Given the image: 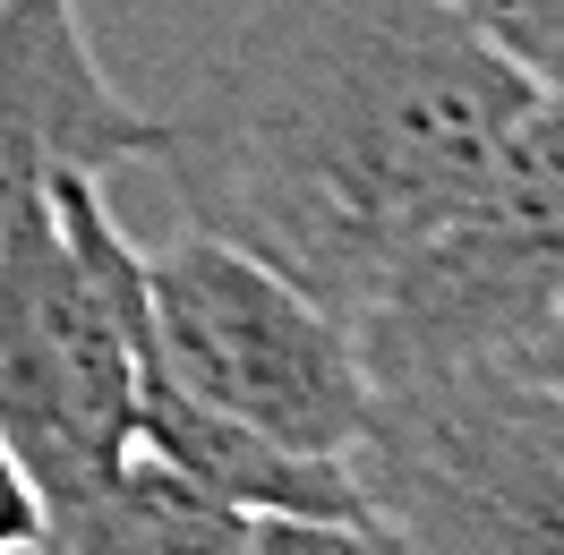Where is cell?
Masks as SVG:
<instances>
[{
    "instance_id": "8",
    "label": "cell",
    "mask_w": 564,
    "mask_h": 555,
    "mask_svg": "<svg viewBox=\"0 0 564 555\" xmlns=\"http://www.w3.org/2000/svg\"><path fill=\"white\" fill-rule=\"evenodd\" d=\"M445 9H454L479 43H496L513 69L556 86V69H564V0H445Z\"/></svg>"
},
{
    "instance_id": "2",
    "label": "cell",
    "mask_w": 564,
    "mask_h": 555,
    "mask_svg": "<svg viewBox=\"0 0 564 555\" xmlns=\"http://www.w3.org/2000/svg\"><path fill=\"white\" fill-rule=\"evenodd\" d=\"M138 257L95 172H52L0 222V436L43 513H69L138 453Z\"/></svg>"
},
{
    "instance_id": "1",
    "label": "cell",
    "mask_w": 564,
    "mask_h": 555,
    "mask_svg": "<svg viewBox=\"0 0 564 555\" xmlns=\"http://www.w3.org/2000/svg\"><path fill=\"white\" fill-rule=\"evenodd\" d=\"M539 120H556V86L445 0H248L154 163L188 231L248 248L351 325Z\"/></svg>"
},
{
    "instance_id": "5",
    "label": "cell",
    "mask_w": 564,
    "mask_h": 555,
    "mask_svg": "<svg viewBox=\"0 0 564 555\" xmlns=\"http://www.w3.org/2000/svg\"><path fill=\"white\" fill-rule=\"evenodd\" d=\"M368 384L454 368H564V129L539 120L454 231L351 316Z\"/></svg>"
},
{
    "instance_id": "10",
    "label": "cell",
    "mask_w": 564,
    "mask_h": 555,
    "mask_svg": "<svg viewBox=\"0 0 564 555\" xmlns=\"http://www.w3.org/2000/svg\"><path fill=\"white\" fill-rule=\"evenodd\" d=\"M43 538H52V513H43L26 461H18L9 436H0V555H43Z\"/></svg>"
},
{
    "instance_id": "6",
    "label": "cell",
    "mask_w": 564,
    "mask_h": 555,
    "mask_svg": "<svg viewBox=\"0 0 564 555\" xmlns=\"http://www.w3.org/2000/svg\"><path fill=\"white\" fill-rule=\"evenodd\" d=\"M154 154H163V111L111 86L77 0H0V222L52 172L104 179Z\"/></svg>"
},
{
    "instance_id": "7",
    "label": "cell",
    "mask_w": 564,
    "mask_h": 555,
    "mask_svg": "<svg viewBox=\"0 0 564 555\" xmlns=\"http://www.w3.org/2000/svg\"><path fill=\"white\" fill-rule=\"evenodd\" d=\"M240 521H248L240 504L206 496L197 479H180L172 461H154L138 445L86 504L52 513L43 555H231Z\"/></svg>"
},
{
    "instance_id": "4",
    "label": "cell",
    "mask_w": 564,
    "mask_h": 555,
    "mask_svg": "<svg viewBox=\"0 0 564 555\" xmlns=\"http://www.w3.org/2000/svg\"><path fill=\"white\" fill-rule=\"evenodd\" d=\"M138 282V334L172 384L291 453H334V461L351 453L368 418V368L334 308H317L300 282H282L274 265H257L248 248L214 231L145 248Z\"/></svg>"
},
{
    "instance_id": "3",
    "label": "cell",
    "mask_w": 564,
    "mask_h": 555,
    "mask_svg": "<svg viewBox=\"0 0 564 555\" xmlns=\"http://www.w3.org/2000/svg\"><path fill=\"white\" fill-rule=\"evenodd\" d=\"M343 470L402 555H564V368L368 384Z\"/></svg>"
},
{
    "instance_id": "9",
    "label": "cell",
    "mask_w": 564,
    "mask_h": 555,
    "mask_svg": "<svg viewBox=\"0 0 564 555\" xmlns=\"http://www.w3.org/2000/svg\"><path fill=\"white\" fill-rule=\"evenodd\" d=\"M231 555H402L368 513H248Z\"/></svg>"
}]
</instances>
